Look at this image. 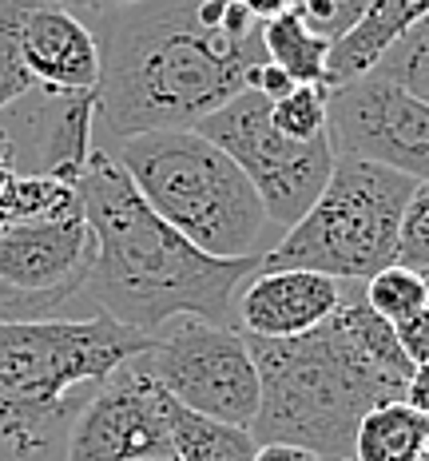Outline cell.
Wrapping results in <instances>:
<instances>
[{
    "label": "cell",
    "mask_w": 429,
    "mask_h": 461,
    "mask_svg": "<svg viewBox=\"0 0 429 461\" xmlns=\"http://www.w3.org/2000/svg\"><path fill=\"white\" fill-rule=\"evenodd\" d=\"M100 48L95 136L195 128L266 64L259 21L243 0H139L92 16Z\"/></svg>",
    "instance_id": "1"
},
{
    "label": "cell",
    "mask_w": 429,
    "mask_h": 461,
    "mask_svg": "<svg viewBox=\"0 0 429 461\" xmlns=\"http://www.w3.org/2000/svg\"><path fill=\"white\" fill-rule=\"evenodd\" d=\"M76 191L95 239L92 275L84 286L92 314H112L143 334H156L179 314L231 326L238 283L259 271L266 251L243 258L199 251L187 235H179L147 207L128 171L103 148H92Z\"/></svg>",
    "instance_id": "2"
},
{
    "label": "cell",
    "mask_w": 429,
    "mask_h": 461,
    "mask_svg": "<svg viewBox=\"0 0 429 461\" xmlns=\"http://www.w3.org/2000/svg\"><path fill=\"white\" fill-rule=\"evenodd\" d=\"M246 342L259 366L255 441L299 446L322 461L354 454L358 421L381 402L406 398L414 374L394 326L370 311L362 291H350L310 334Z\"/></svg>",
    "instance_id": "3"
},
{
    "label": "cell",
    "mask_w": 429,
    "mask_h": 461,
    "mask_svg": "<svg viewBox=\"0 0 429 461\" xmlns=\"http://www.w3.org/2000/svg\"><path fill=\"white\" fill-rule=\"evenodd\" d=\"M156 334L112 314L0 322V461L40 457L68 438L88 398Z\"/></svg>",
    "instance_id": "4"
},
{
    "label": "cell",
    "mask_w": 429,
    "mask_h": 461,
    "mask_svg": "<svg viewBox=\"0 0 429 461\" xmlns=\"http://www.w3.org/2000/svg\"><path fill=\"white\" fill-rule=\"evenodd\" d=\"M159 219L215 258L259 255L266 215L259 191L219 143L195 128L143 131L103 148Z\"/></svg>",
    "instance_id": "5"
},
{
    "label": "cell",
    "mask_w": 429,
    "mask_h": 461,
    "mask_svg": "<svg viewBox=\"0 0 429 461\" xmlns=\"http://www.w3.org/2000/svg\"><path fill=\"white\" fill-rule=\"evenodd\" d=\"M414 187V179L394 167L338 156L326 187L263 255V267H299L342 283H366L381 267L398 263L402 215Z\"/></svg>",
    "instance_id": "6"
},
{
    "label": "cell",
    "mask_w": 429,
    "mask_h": 461,
    "mask_svg": "<svg viewBox=\"0 0 429 461\" xmlns=\"http://www.w3.org/2000/svg\"><path fill=\"white\" fill-rule=\"evenodd\" d=\"M199 136L231 156L243 176L259 191L266 215L279 227H294L318 199L334 171V148L330 136L318 140H290L271 123V100L255 88H243L238 95L195 123Z\"/></svg>",
    "instance_id": "7"
},
{
    "label": "cell",
    "mask_w": 429,
    "mask_h": 461,
    "mask_svg": "<svg viewBox=\"0 0 429 461\" xmlns=\"http://www.w3.org/2000/svg\"><path fill=\"white\" fill-rule=\"evenodd\" d=\"M143 366L183 410L246 429L259 414V366L243 330L179 314L156 330Z\"/></svg>",
    "instance_id": "8"
},
{
    "label": "cell",
    "mask_w": 429,
    "mask_h": 461,
    "mask_svg": "<svg viewBox=\"0 0 429 461\" xmlns=\"http://www.w3.org/2000/svg\"><path fill=\"white\" fill-rule=\"evenodd\" d=\"M95 239L84 203L21 219L0 230V322L68 319L84 299Z\"/></svg>",
    "instance_id": "9"
},
{
    "label": "cell",
    "mask_w": 429,
    "mask_h": 461,
    "mask_svg": "<svg viewBox=\"0 0 429 461\" xmlns=\"http://www.w3.org/2000/svg\"><path fill=\"white\" fill-rule=\"evenodd\" d=\"M326 136L334 156L394 167L414 184H429V100L366 72L330 88Z\"/></svg>",
    "instance_id": "10"
},
{
    "label": "cell",
    "mask_w": 429,
    "mask_h": 461,
    "mask_svg": "<svg viewBox=\"0 0 429 461\" xmlns=\"http://www.w3.org/2000/svg\"><path fill=\"white\" fill-rule=\"evenodd\" d=\"M64 454L68 461H136L175 454L167 426V390L143 366V354L103 378V386L68 426Z\"/></svg>",
    "instance_id": "11"
},
{
    "label": "cell",
    "mask_w": 429,
    "mask_h": 461,
    "mask_svg": "<svg viewBox=\"0 0 429 461\" xmlns=\"http://www.w3.org/2000/svg\"><path fill=\"white\" fill-rule=\"evenodd\" d=\"M346 294L350 286L334 275L266 267L238 294V322L246 339H299L326 322Z\"/></svg>",
    "instance_id": "12"
},
{
    "label": "cell",
    "mask_w": 429,
    "mask_h": 461,
    "mask_svg": "<svg viewBox=\"0 0 429 461\" xmlns=\"http://www.w3.org/2000/svg\"><path fill=\"white\" fill-rule=\"evenodd\" d=\"M21 56L36 88L48 92H95L100 48L84 16L56 0H32L21 24Z\"/></svg>",
    "instance_id": "13"
},
{
    "label": "cell",
    "mask_w": 429,
    "mask_h": 461,
    "mask_svg": "<svg viewBox=\"0 0 429 461\" xmlns=\"http://www.w3.org/2000/svg\"><path fill=\"white\" fill-rule=\"evenodd\" d=\"M422 16H429V0H374L366 16L330 44V84L338 88V84L366 76L378 56Z\"/></svg>",
    "instance_id": "14"
},
{
    "label": "cell",
    "mask_w": 429,
    "mask_h": 461,
    "mask_svg": "<svg viewBox=\"0 0 429 461\" xmlns=\"http://www.w3.org/2000/svg\"><path fill=\"white\" fill-rule=\"evenodd\" d=\"M263 32V48L266 60L274 68H282L294 84H322V88H334L330 84V44L322 32H314L307 24V16L299 13H282L271 16V21H259Z\"/></svg>",
    "instance_id": "15"
},
{
    "label": "cell",
    "mask_w": 429,
    "mask_h": 461,
    "mask_svg": "<svg viewBox=\"0 0 429 461\" xmlns=\"http://www.w3.org/2000/svg\"><path fill=\"white\" fill-rule=\"evenodd\" d=\"M167 426H171V449H175L179 461H255V454H259V441L246 426L203 418L171 398H167Z\"/></svg>",
    "instance_id": "16"
},
{
    "label": "cell",
    "mask_w": 429,
    "mask_h": 461,
    "mask_svg": "<svg viewBox=\"0 0 429 461\" xmlns=\"http://www.w3.org/2000/svg\"><path fill=\"white\" fill-rule=\"evenodd\" d=\"M425 454V414L406 398L381 402L358 421L354 461H417Z\"/></svg>",
    "instance_id": "17"
},
{
    "label": "cell",
    "mask_w": 429,
    "mask_h": 461,
    "mask_svg": "<svg viewBox=\"0 0 429 461\" xmlns=\"http://www.w3.org/2000/svg\"><path fill=\"white\" fill-rule=\"evenodd\" d=\"M362 299H366V306L378 314V319L398 326L402 319L422 311V306H429V283H425L422 271H414V267L389 263V267H381L374 278L362 283Z\"/></svg>",
    "instance_id": "18"
},
{
    "label": "cell",
    "mask_w": 429,
    "mask_h": 461,
    "mask_svg": "<svg viewBox=\"0 0 429 461\" xmlns=\"http://www.w3.org/2000/svg\"><path fill=\"white\" fill-rule=\"evenodd\" d=\"M370 72L386 76V80H394L398 88L429 100V16H422L417 24H409L406 32L378 56Z\"/></svg>",
    "instance_id": "19"
},
{
    "label": "cell",
    "mask_w": 429,
    "mask_h": 461,
    "mask_svg": "<svg viewBox=\"0 0 429 461\" xmlns=\"http://www.w3.org/2000/svg\"><path fill=\"white\" fill-rule=\"evenodd\" d=\"M32 0H0V112H8L16 100L36 92L32 72L21 56V24Z\"/></svg>",
    "instance_id": "20"
},
{
    "label": "cell",
    "mask_w": 429,
    "mask_h": 461,
    "mask_svg": "<svg viewBox=\"0 0 429 461\" xmlns=\"http://www.w3.org/2000/svg\"><path fill=\"white\" fill-rule=\"evenodd\" d=\"M326 120H330V88H322V84H294L286 95L271 100V123L290 140L326 136Z\"/></svg>",
    "instance_id": "21"
},
{
    "label": "cell",
    "mask_w": 429,
    "mask_h": 461,
    "mask_svg": "<svg viewBox=\"0 0 429 461\" xmlns=\"http://www.w3.org/2000/svg\"><path fill=\"white\" fill-rule=\"evenodd\" d=\"M398 263L429 271V184H417L402 215V239H398Z\"/></svg>",
    "instance_id": "22"
},
{
    "label": "cell",
    "mask_w": 429,
    "mask_h": 461,
    "mask_svg": "<svg viewBox=\"0 0 429 461\" xmlns=\"http://www.w3.org/2000/svg\"><path fill=\"white\" fill-rule=\"evenodd\" d=\"M398 334V346H402V354L414 366H422V362H429V306H422L417 314H409V319H402L394 326Z\"/></svg>",
    "instance_id": "23"
},
{
    "label": "cell",
    "mask_w": 429,
    "mask_h": 461,
    "mask_svg": "<svg viewBox=\"0 0 429 461\" xmlns=\"http://www.w3.org/2000/svg\"><path fill=\"white\" fill-rule=\"evenodd\" d=\"M370 5H374V0H326V28H322V36H330V41L346 36L350 28L366 16Z\"/></svg>",
    "instance_id": "24"
},
{
    "label": "cell",
    "mask_w": 429,
    "mask_h": 461,
    "mask_svg": "<svg viewBox=\"0 0 429 461\" xmlns=\"http://www.w3.org/2000/svg\"><path fill=\"white\" fill-rule=\"evenodd\" d=\"M251 88H255V92H263L266 100H279V95H286V92L294 88V80H290V76H286L282 68H274V64L266 60L263 68H255V76H251Z\"/></svg>",
    "instance_id": "25"
},
{
    "label": "cell",
    "mask_w": 429,
    "mask_h": 461,
    "mask_svg": "<svg viewBox=\"0 0 429 461\" xmlns=\"http://www.w3.org/2000/svg\"><path fill=\"white\" fill-rule=\"evenodd\" d=\"M406 402L417 410V414H429V362H422V366H414V374H409Z\"/></svg>",
    "instance_id": "26"
},
{
    "label": "cell",
    "mask_w": 429,
    "mask_h": 461,
    "mask_svg": "<svg viewBox=\"0 0 429 461\" xmlns=\"http://www.w3.org/2000/svg\"><path fill=\"white\" fill-rule=\"evenodd\" d=\"M255 461H322L314 457L310 449H299V446H282V441H271V446H259Z\"/></svg>",
    "instance_id": "27"
},
{
    "label": "cell",
    "mask_w": 429,
    "mask_h": 461,
    "mask_svg": "<svg viewBox=\"0 0 429 461\" xmlns=\"http://www.w3.org/2000/svg\"><path fill=\"white\" fill-rule=\"evenodd\" d=\"M56 5L72 8L76 16H100V13H112V8H123V5H139V0H56Z\"/></svg>",
    "instance_id": "28"
},
{
    "label": "cell",
    "mask_w": 429,
    "mask_h": 461,
    "mask_svg": "<svg viewBox=\"0 0 429 461\" xmlns=\"http://www.w3.org/2000/svg\"><path fill=\"white\" fill-rule=\"evenodd\" d=\"M136 461H179L175 454H164V457H136Z\"/></svg>",
    "instance_id": "29"
},
{
    "label": "cell",
    "mask_w": 429,
    "mask_h": 461,
    "mask_svg": "<svg viewBox=\"0 0 429 461\" xmlns=\"http://www.w3.org/2000/svg\"><path fill=\"white\" fill-rule=\"evenodd\" d=\"M425 454H429V414H425Z\"/></svg>",
    "instance_id": "30"
},
{
    "label": "cell",
    "mask_w": 429,
    "mask_h": 461,
    "mask_svg": "<svg viewBox=\"0 0 429 461\" xmlns=\"http://www.w3.org/2000/svg\"><path fill=\"white\" fill-rule=\"evenodd\" d=\"M417 461H429V454H422V457H417Z\"/></svg>",
    "instance_id": "31"
},
{
    "label": "cell",
    "mask_w": 429,
    "mask_h": 461,
    "mask_svg": "<svg viewBox=\"0 0 429 461\" xmlns=\"http://www.w3.org/2000/svg\"><path fill=\"white\" fill-rule=\"evenodd\" d=\"M342 461H354V457H342Z\"/></svg>",
    "instance_id": "32"
},
{
    "label": "cell",
    "mask_w": 429,
    "mask_h": 461,
    "mask_svg": "<svg viewBox=\"0 0 429 461\" xmlns=\"http://www.w3.org/2000/svg\"><path fill=\"white\" fill-rule=\"evenodd\" d=\"M425 283H429V271H425Z\"/></svg>",
    "instance_id": "33"
}]
</instances>
